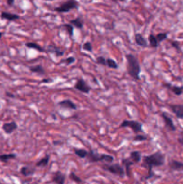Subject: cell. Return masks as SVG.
Here are the masks:
<instances>
[{
	"instance_id": "6da1fadb",
	"label": "cell",
	"mask_w": 183,
	"mask_h": 184,
	"mask_svg": "<svg viewBox=\"0 0 183 184\" xmlns=\"http://www.w3.org/2000/svg\"><path fill=\"white\" fill-rule=\"evenodd\" d=\"M165 163V155L162 152H155L154 154H151L149 155H145L143 158V166L147 168L148 174L145 177V180H149L153 176V168L159 167L163 165Z\"/></svg>"
},
{
	"instance_id": "7a4b0ae2",
	"label": "cell",
	"mask_w": 183,
	"mask_h": 184,
	"mask_svg": "<svg viewBox=\"0 0 183 184\" xmlns=\"http://www.w3.org/2000/svg\"><path fill=\"white\" fill-rule=\"evenodd\" d=\"M126 59L127 61V73L135 80H140V73L141 67L137 58L131 53L126 55Z\"/></svg>"
},
{
	"instance_id": "3957f363",
	"label": "cell",
	"mask_w": 183,
	"mask_h": 184,
	"mask_svg": "<svg viewBox=\"0 0 183 184\" xmlns=\"http://www.w3.org/2000/svg\"><path fill=\"white\" fill-rule=\"evenodd\" d=\"M101 167H102L103 170L107 171V172L112 173V174L119 176L121 178H123L126 174L124 168H123V166L121 164H105Z\"/></svg>"
},
{
	"instance_id": "277c9868",
	"label": "cell",
	"mask_w": 183,
	"mask_h": 184,
	"mask_svg": "<svg viewBox=\"0 0 183 184\" xmlns=\"http://www.w3.org/2000/svg\"><path fill=\"white\" fill-rule=\"evenodd\" d=\"M78 7H79V3L76 0H67L54 10L58 13H68L70 10L77 9Z\"/></svg>"
},
{
	"instance_id": "5b68a950",
	"label": "cell",
	"mask_w": 183,
	"mask_h": 184,
	"mask_svg": "<svg viewBox=\"0 0 183 184\" xmlns=\"http://www.w3.org/2000/svg\"><path fill=\"white\" fill-rule=\"evenodd\" d=\"M142 127H143V125L140 122H138L136 120H127V119L123 120V122L119 126V128H131V130L135 134H138V133L143 132Z\"/></svg>"
},
{
	"instance_id": "8992f818",
	"label": "cell",
	"mask_w": 183,
	"mask_h": 184,
	"mask_svg": "<svg viewBox=\"0 0 183 184\" xmlns=\"http://www.w3.org/2000/svg\"><path fill=\"white\" fill-rule=\"evenodd\" d=\"M74 88L78 90V91H80V92H83V93H89L91 91V87L82 78L77 79V81L74 84Z\"/></svg>"
},
{
	"instance_id": "52a82bcc",
	"label": "cell",
	"mask_w": 183,
	"mask_h": 184,
	"mask_svg": "<svg viewBox=\"0 0 183 184\" xmlns=\"http://www.w3.org/2000/svg\"><path fill=\"white\" fill-rule=\"evenodd\" d=\"M169 108L178 119H183V104H171Z\"/></svg>"
},
{
	"instance_id": "ba28073f",
	"label": "cell",
	"mask_w": 183,
	"mask_h": 184,
	"mask_svg": "<svg viewBox=\"0 0 183 184\" xmlns=\"http://www.w3.org/2000/svg\"><path fill=\"white\" fill-rule=\"evenodd\" d=\"M18 126H17L16 121H11L7 123H4L2 126V129L4 130V132L6 134H12L13 132H15L17 129Z\"/></svg>"
},
{
	"instance_id": "9c48e42d",
	"label": "cell",
	"mask_w": 183,
	"mask_h": 184,
	"mask_svg": "<svg viewBox=\"0 0 183 184\" xmlns=\"http://www.w3.org/2000/svg\"><path fill=\"white\" fill-rule=\"evenodd\" d=\"M88 162L90 163H97V162H103V154H96L91 150L88 152V155L86 157Z\"/></svg>"
},
{
	"instance_id": "30bf717a",
	"label": "cell",
	"mask_w": 183,
	"mask_h": 184,
	"mask_svg": "<svg viewBox=\"0 0 183 184\" xmlns=\"http://www.w3.org/2000/svg\"><path fill=\"white\" fill-rule=\"evenodd\" d=\"M162 118L163 119V121L165 123L166 128L171 130V131H175L176 130V127H175L174 123H173V120L172 119V118L169 117L166 114V112H163L162 113Z\"/></svg>"
},
{
	"instance_id": "8fae6325",
	"label": "cell",
	"mask_w": 183,
	"mask_h": 184,
	"mask_svg": "<svg viewBox=\"0 0 183 184\" xmlns=\"http://www.w3.org/2000/svg\"><path fill=\"white\" fill-rule=\"evenodd\" d=\"M52 182H55L56 184H65V182H66V175L61 173V172H56L54 174H53V177H52Z\"/></svg>"
},
{
	"instance_id": "7c38bea8",
	"label": "cell",
	"mask_w": 183,
	"mask_h": 184,
	"mask_svg": "<svg viewBox=\"0 0 183 184\" xmlns=\"http://www.w3.org/2000/svg\"><path fill=\"white\" fill-rule=\"evenodd\" d=\"M58 105L62 108H66V109L69 110H76L77 106L75 105V103L70 100V99H66V100L61 101L58 102Z\"/></svg>"
},
{
	"instance_id": "4fadbf2b",
	"label": "cell",
	"mask_w": 183,
	"mask_h": 184,
	"mask_svg": "<svg viewBox=\"0 0 183 184\" xmlns=\"http://www.w3.org/2000/svg\"><path fill=\"white\" fill-rule=\"evenodd\" d=\"M135 42H136V45H138V46H140V47H143V48L147 47V42H146V40H145V37H144L141 34H139V33L135 34Z\"/></svg>"
},
{
	"instance_id": "5bb4252c",
	"label": "cell",
	"mask_w": 183,
	"mask_h": 184,
	"mask_svg": "<svg viewBox=\"0 0 183 184\" xmlns=\"http://www.w3.org/2000/svg\"><path fill=\"white\" fill-rule=\"evenodd\" d=\"M169 167L172 171H183V163L176 160H172L169 163Z\"/></svg>"
},
{
	"instance_id": "9a60e30c",
	"label": "cell",
	"mask_w": 183,
	"mask_h": 184,
	"mask_svg": "<svg viewBox=\"0 0 183 184\" xmlns=\"http://www.w3.org/2000/svg\"><path fill=\"white\" fill-rule=\"evenodd\" d=\"M134 163L132 160L128 159V158H124L122 159V164L125 167V173L127 177H130V167L133 165Z\"/></svg>"
},
{
	"instance_id": "2e32d148",
	"label": "cell",
	"mask_w": 183,
	"mask_h": 184,
	"mask_svg": "<svg viewBox=\"0 0 183 184\" xmlns=\"http://www.w3.org/2000/svg\"><path fill=\"white\" fill-rule=\"evenodd\" d=\"M163 86L170 89L176 95H181L183 93V86H176V85H172L170 84H164Z\"/></svg>"
},
{
	"instance_id": "e0dca14e",
	"label": "cell",
	"mask_w": 183,
	"mask_h": 184,
	"mask_svg": "<svg viewBox=\"0 0 183 184\" xmlns=\"http://www.w3.org/2000/svg\"><path fill=\"white\" fill-rule=\"evenodd\" d=\"M0 17L2 19H5V20H7V21H16V20H18L20 16L18 15H15V14H11V13H8V12H2L1 15H0Z\"/></svg>"
},
{
	"instance_id": "ac0fdd59",
	"label": "cell",
	"mask_w": 183,
	"mask_h": 184,
	"mask_svg": "<svg viewBox=\"0 0 183 184\" xmlns=\"http://www.w3.org/2000/svg\"><path fill=\"white\" fill-rule=\"evenodd\" d=\"M47 50L50 52V53H54L57 57H60V56H63L64 55V50H60V48H58L57 46L55 45H49L48 48H47Z\"/></svg>"
},
{
	"instance_id": "d6986e66",
	"label": "cell",
	"mask_w": 183,
	"mask_h": 184,
	"mask_svg": "<svg viewBox=\"0 0 183 184\" xmlns=\"http://www.w3.org/2000/svg\"><path fill=\"white\" fill-rule=\"evenodd\" d=\"M20 173L22 175L28 177V176H32L35 173V168L30 167V166H23L20 170Z\"/></svg>"
},
{
	"instance_id": "ffe728a7",
	"label": "cell",
	"mask_w": 183,
	"mask_h": 184,
	"mask_svg": "<svg viewBox=\"0 0 183 184\" xmlns=\"http://www.w3.org/2000/svg\"><path fill=\"white\" fill-rule=\"evenodd\" d=\"M50 156L49 155H47L46 156H44L43 158H42L41 160H39L37 163H36V167H46L48 164H49V162H50Z\"/></svg>"
},
{
	"instance_id": "44dd1931",
	"label": "cell",
	"mask_w": 183,
	"mask_h": 184,
	"mask_svg": "<svg viewBox=\"0 0 183 184\" xmlns=\"http://www.w3.org/2000/svg\"><path fill=\"white\" fill-rule=\"evenodd\" d=\"M25 46H26L27 48H29V49L36 50L37 51H39V52H44V51H45V49L42 48V46H40V45H39L38 43H36V42H27V43L25 44Z\"/></svg>"
},
{
	"instance_id": "7402d4cb",
	"label": "cell",
	"mask_w": 183,
	"mask_h": 184,
	"mask_svg": "<svg viewBox=\"0 0 183 184\" xmlns=\"http://www.w3.org/2000/svg\"><path fill=\"white\" fill-rule=\"evenodd\" d=\"M129 156H130V160H132L135 164H137V163H139L141 161L142 155L141 153L139 151H132L130 153Z\"/></svg>"
},
{
	"instance_id": "603a6c76",
	"label": "cell",
	"mask_w": 183,
	"mask_h": 184,
	"mask_svg": "<svg viewBox=\"0 0 183 184\" xmlns=\"http://www.w3.org/2000/svg\"><path fill=\"white\" fill-rule=\"evenodd\" d=\"M30 70L32 73H35L38 75H45V69L42 65H37V66H33L30 67Z\"/></svg>"
},
{
	"instance_id": "cb8c5ba5",
	"label": "cell",
	"mask_w": 183,
	"mask_h": 184,
	"mask_svg": "<svg viewBox=\"0 0 183 184\" xmlns=\"http://www.w3.org/2000/svg\"><path fill=\"white\" fill-rule=\"evenodd\" d=\"M69 24H71L74 27H76V28H78V29H80V30L83 29V21H82V19H81L80 17H77V18L70 20V21H69Z\"/></svg>"
},
{
	"instance_id": "d4e9b609",
	"label": "cell",
	"mask_w": 183,
	"mask_h": 184,
	"mask_svg": "<svg viewBox=\"0 0 183 184\" xmlns=\"http://www.w3.org/2000/svg\"><path fill=\"white\" fill-rule=\"evenodd\" d=\"M74 153L79 158H86L88 155V151L83 148H74Z\"/></svg>"
},
{
	"instance_id": "484cf974",
	"label": "cell",
	"mask_w": 183,
	"mask_h": 184,
	"mask_svg": "<svg viewBox=\"0 0 183 184\" xmlns=\"http://www.w3.org/2000/svg\"><path fill=\"white\" fill-rule=\"evenodd\" d=\"M16 154H4V155H0V161L7 163L9 160L16 159Z\"/></svg>"
},
{
	"instance_id": "4316f807",
	"label": "cell",
	"mask_w": 183,
	"mask_h": 184,
	"mask_svg": "<svg viewBox=\"0 0 183 184\" xmlns=\"http://www.w3.org/2000/svg\"><path fill=\"white\" fill-rule=\"evenodd\" d=\"M148 40H149V45L151 48H154V49H156V48L159 46L158 41H157L156 37H155L154 34H150Z\"/></svg>"
},
{
	"instance_id": "83f0119b",
	"label": "cell",
	"mask_w": 183,
	"mask_h": 184,
	"mask_svg": "<svg viewBox=\"0 0 183 184\" xmlns=\"http://www.w3.org/2000/svg\"><path fill=\"white\" fill-rule=\"evenodd\" d=\"M62 27H64V29L67 32V34L70 36V37H73L74 35V26L71 25V24H66L64 25Z\"/></svg>"
},
{
	"instance_id": "f1b7e54d",
	"label": "cell",
	"mask_w": 183,
	"mask_h": 184,
	"mask_svg": "<svg viewBox=\"0 0 183 184\" xmlns=\"http://www.w3.org/2000/svg\"><path fill=\"white\" fill-rule=\"evenodd\" d=\"M106 66L109 68H113V69H117L118 66V63L114 59H106Z\"/></svg>"
},
{
	"instance_id": "f546056e",
	"label": "cell",
	"mask_w": 183,
	"mask_h": 184,
	"mask_svg": "<svg viewBox=\"0 0 183 184\" xmlns=\"http://www.w3.org/2000/svg\"><path fill=\"white\" fill-rule=\"evenodd\" d=\"M69 178H70L73 182H76V183H78V184L82 183V182H83V181L81 180V178L76 175L75 173H70V174H69Z\"/></svg>"
},
{
	"instance_id": "4dcf8cb0",
	"label": "cell",
	"mask_w": 183,
	"mask_h": 184,
	"mask_svg": "<svg viewBox=\"0 0 183 184\" xmlns=\"http://www.w3.org/2000/svg\"><path fill=\"white\" fill-rule=\"evenodd\" d=\"M155 37H156L157 41L160 43V42H163L164 40H166L167 38H168V33H161V34H157Z\"/></svg>"
},
{
	"instance_id": "1f68e13d",
	"label": "cell",
	"mask_w": 183,
	"mask_h": 184,
	"mask_svg": "<svg viewBox=\"0 0 183 184\" xmlns=\"http://www.w3.org/2000/svg\"><path fill=\"white\" fill-rule=\"evenodd\" d=\"M83 50L88 52H92V45L90 42H85L83 44Z\"/></svg>"
},
{
	"instance_id": "d6a6232c",
	"label": "cell",
	"mask_w": 183,
	"mask_h": 184,
	"mask_svg": "<svg viewBox=\"0 0 183 184\" xmlns=\"http://www.w3.org/2000/svg\"><path fill=\"white\" fill-rule=\"evenodd\" d=\"M146 139H147V137L145 136H144V135L136 134L135 136V137H134V141H145Z\"/></svg>"
},
{
	"instance_id": "836d02e7",
	"label": "cell",
	"mask_w": 183,
	"mask_h": 184,
	"mask_svg": "<svg viewBox=\"0 0 183 184\" xmlns=\"http://www.w3.org/2000/svg\"><path fill=\"white\" fill-rule=\"evenodd\" d=\"M75 61V59L74 57H68L66 59H64L63 61H61L60 63H66L67 65H70V64H73Z\"/></svg>"
},
{
	"instance_id": "e575fe53",
	"label": "cell",
	"mask_w": 183,
	"mask_h": 184,
	"mask_svg": "<svg viewBox=\"0 0 183 184\" xmlns=\"http://www.w3.org/2000/svg\"><path fill=\"white\" fill-rule=\"evenodd\" d=\"M96 63L99 64V65H102V66L106 67V59L103 58V57H98L96 59Z\"/></svg>"
},
{
	"instance_id": "d590c367",
	"label": "cell",
	"mask_w": 183,
	"mask_h": 184,
	"mask_svg": "<svg viewBox=\"0 0 183 184\" xmlns=\"http://www.w3.org/2000/svg\"><path fill=\"white\" fill-rule=\"evenodd\" d=\"M170 43H171V45H172L173 48H175L178 51H180V44H179V42H175V41H171Z\"/></svg>"
},
{
	"instance_id": "8d00e7d4",
	"label": "cell",
	"mask_w": 183,
	"mask_h": 184,
	"mask_svg": "<svg viewBox=\"0 0 183 184\" xmlns=\"http://www.w3.org/2000/svg\"><path fill=\"white\" fill-rule=\"evenodd\" d=\"M178 142L183 146V132H182V134L181 135V137H179V138H178Z\"/></svg>"
},
{
	"instance_id": "74e56055",
	"label": "cell",
	"mask_w": 183,
	"mask_h": 184,
	"mask_svg": "<svg viewBox=\"0 0 183 184\" xmlns=\"http://www.w3.org/2000/svg\"><path fill=\"white\" fill-rule=\"evenodd\" d=\"M7 3L8 6L12 7V6H14V4H15V0H7Z\"/></svg>"
},
{
	"instance_id": "f35d334b",
	"label": "cell",
	"mask_w": 183,
	"mask_h": 184,
	"mask_svg": "<svg viewBox=\"0 0 183 184\" xmlns=\"http://www.w3.org/2000/svg\"><path fill=\"white\" fill-rule=\"evenodd\" d=\"M6 94H7V96H9V97H15V95H14V94H12V93H9L8 92H6Z\"/></svg>"
},
{
	"instance_id": "ab89813d",
	"label": "cell",
	"mask_w": 183,
	"mask_h": 184,
	"mask_svg": "<svg viewBox=\"0 0 183 184\" xmlns=\"http://www.w3.org/2000/svg\"><path fill=\"white\" fill-rule=\"evenodd\" d=\"M49 81H51V80H49V79H45V80H42V83H45V82H49Z\"/></svg>"
},
{
	"instance_id": "60d3db41",
	"label": "cell",
	"mask_w": 183,
	"mask_h": 184,
	"mask_svg": "<svg viewBox=\"0 0 183 184\" xmlns=\"http://www.w3.org/2000/svg\"><path fill=\"white\" fill-rule=\"evenodd\" d=\"M111 1H114V2H117V1H125V0H111Z\"/></svg>"
},
{
	"instance_id": "b9f144b4",
	"label": "cell",
	"mask_w": 183,
	"mask_h": 184,
	"mask_svg": "<svg viewBox=\"0 0 183 184\" xmlns=\"http://www.w3.org/2000/svg\"><path fill=\"white\" fill-rule=\"evenodd\" d=\"M2 35H3V33H0V38L2 37Z\"/></svg>"
},
{
	"instance_id": "7bdbcfd3",
	"label": "cell",
	"mask_w": 183,
	"mask_h": 184,
	"mask_svg": "<svg viewBox=\"0 0 183 184\" xmlns=\"http://www.w3.org/2000/svg\"><path fill=\"white\" fill-rule=\"evenodd\" d=\"M45 1H54V0H45Z\"/></svg>"
}]
</instances>
